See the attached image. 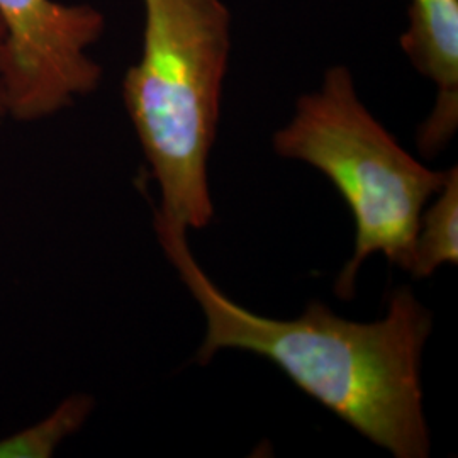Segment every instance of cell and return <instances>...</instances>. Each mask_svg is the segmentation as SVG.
<instances>
[{
	"instance_id": "obj_7",
	"label": "cell",
	"mask_w": 458,
	"mask_h": 458,
	"mask_svg": "<svg viewBox=\"0 0 458 458\" xmlns=\"http://www.w3.org/2000/svg\"><path fill=\"white\" fill-rule=\"evenodd\" d=\"M96 401L75 394L64 399L39 423L0 438V458H48L68 437L75 435L92 414Z\"/></svg>"
},
{
	"instance_id": "obj_3",
	"label": "cell",
	"mask_w": 458,
	"mask_h": 458,
	"mask_svg": "<svg viewBox=\"0 0 458 458\" xmlns=\"http://www.w3.org/2000/svg\"><path fill=\"white\" fill-rule=\"evenodd\" d=\"M272 145L278 157L321 172L353 216V255L338 274L335 294L353 297L361 265L372 255L410 272L420 217L446 170L421 164L387 131L363 104L346 66L327 68L319 89L299 98Z\"/></svg>"
},
{
	"instance_id": "obj_6",
	"label": "cell",
	"mask_w": 458,
	"mask_h": 458,
	"mask_svg": "<svg viewBox=\"0 0 458 458\" xmlns=\"http://www.w3.org/2000/svg\"><path fill=\"white\" fill-rule=\"evenodd\" d=\"M458 262V168L446 170L440 191L420 217L410 272L431 277L443 265Z\"/></svg>"
},
{
	"instance_id": "obj_5",
	"label": "cell",
	"mask_w": 458,
	"mask_h": 458,
	"mask_svg": "<svg viewBox=\"0 0 458 458\" xmlns=\"http://www.w3.org/2000/svg\"><path fill=\"white\" fill-rule=\"evenodd\" d=\"M399 47L411 65L437 89L431 113L418 130V149L433 158L458 128V0H410Z\"/></svg>"
},
{
	"instance_id": "obj_8",
	"label": "cell",
	"mask_w": 458,
	"mask_h": 458,
	"mask_svg": "<svg viewBox=\"0 0 458 458\" xmlns=\"http://www.w3.org/2000/svg\"><path fill=\"white\" fill-rule=\"evenodd\" d=\"M4 41V28H2V22H0V45ZM0 115H5V102H4V96H2V90H0Z\"/></svg>"
},
{
	"instance_id": "obj_2",
	"label": "cell",
	"mask_w": 458,
	"mask_h": 458,
	"mask_svg": "<svg viewBox=\"0 0 458 458\" xmlns=\"http://www.w3.org/2000/svg\"><path fill=\"white\" fill-rule=\"evenodd\" d=\"M141 2V55L123 79V100L160 192L155 226L206 228L233 14L225 0Z\"/></svg>"
},
{
	"instance_id": "obj_1",
	"label": "cell",
	"mask_w": 458,
	"mask_h": 458,
	"mask_svg": "<svg viewBox=\"0 0 458 458\" xmlns=\"http://www.w3.org/2000/svg\"><path fill=\"white\" fill-rule=\"evenodd\" d=\"M155 231L204 314L199 365L225 350L253 353L393 457L429 455L421 363L433 318L408 287L395 289L386 316L372 323L344 319L319 301L293 319H274L246 310L214 284L192 255L187 231Z\"/></svg>"
},
{
	"instance_id": "obj_4",
	"label": "cell",
	"mask_w": 458,
	"mask_h": 458,
	"mask_svg": "<svg viewBox=\"0 0 458 458\" xmlns=\"http://www.w3.org/2000/svg\"><path fill=\"white\" fill-rule=\"evenodd\" d=\"M0 90L5 114L33 123L92 94L102 66L89 55L106 30L89 4L0 0Z\"/></svg>"
}]
</instances>
